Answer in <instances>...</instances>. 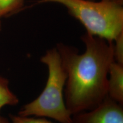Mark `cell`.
Listing matches in <instances>:
<instances>
[{
	"mask_svg": "<svg viewBox=\"0 0 123 123\" xmlns=\"http://www.w3.org/2000/svg\"><path fill=\"white\" fill-rule=\"evenodd\" d=\"M81 39L86 47L82 54L63 43L56 47L67 73L64 98L72 115L95 108L107 98L109 68L114 62L113 42L87 33Z\"/></svg>",
	"mask_w": 123,
	"mask_h": 123,
	"instance_id": "1",
	"label": "cell"
},
{
	"mask_svg": "<svg viewBox=\"0 0 123 123\" xmlns=\"http://www.w3.org/2000/svg\"><path fill=\"white\" fill-rule=\"evenodd\" d=\"M40 61L48 69L45 87L38 98L23 106L18 115L49 117L60 123H72V115L66 107L64 98L67 73L56 47L47 50Z\"/></svg>",
	"mask_w": 123,
	"mask_h": 123,
	"instance_id": "2",
	"label": "cell"
},
{
	"mask_svg": "<svg viewBox=\"0 0 123 123\" xmlns=\"http://www.w3.org/2000/svg\"><path fill=\"white\" fill-rule=\"evenodd\" d=\"M64 6L87 33L110 42L123 32V7L110 0H40Z\"/></svg>",
	"mask_w": 123,
	"mask_h": 123,
	"instance_id": "3",
	"label": "cell"
},
{
	"mask_svg": "<svg viewBox=\"0 0 123 123\" xmlns=\"http://www.w3.org/2000/svg\"><path fill=\"white\" fill-rule=\"evenodd\" d=\"M72 123H123V105L107 96L95 108L72 115Z\"/></svg>",
	"mask_w": 123,
	"mask_h": 123,
	"instance_id": "4",
	"label": "cell"
},
{
	"mask_svg": "<svg viewBox=\"0 0 123 123\" xmlns=\"http://www.w3.org/2000/svg\"><path fill=\"white\" fill-rule=\"evenodd\" d=\"M108 96L123 105V65L115 62L109 68Z\"/></svg>",
	"mask_w": 123,
	"mask_h": 123,
	"instance_id": "5",
	"label": "cell"
},
{
	"mask_svg": "<svg viewBox=\"0 0 123 123\" xmlns=\"http://www.w3.org/2000/svg\"><path fill=\"white\" fill-rule=\"evenodd\" d=\"M19 99L9 88V82L6 78L0 76V111L6 105H15Z\"/></svg>",
	"mask_w": 123,
	"mask_h": 123,
	"instance_id": "6",
	"label": "cell"
},
{
	"mask_svg": "<svg viewBox=\"0 0 123 123\" xmlns=\"http://www.w3.org/2000/svg\"><path fill=\"white\" fill-rule=\"evenodd\" d=\"M25 0H0V18L10 15L22 8Z\"/></svg>",
	"mask_w": 123,
	"mask_h": 123,
	"instance_id": "7",
	"label": "cell"
},
{
	"mask_svg": "<svg viewBox=\"0 0 123 123\" xmlns=\"http://www.w3.org/2000/svg\"><path fill=\"white\" fill-rule=\"evenodd\" d=\"M114 62L123 65V32L113 41Z\"/></svg>",
	"mask_w": 123,
	"mask_h": 123,
	"instance_id": "8",
	"label": "cell"
},
{
	"mask_svg": "<svg viewBox=\"0 0 123 123\" xmlns=\"http://www.w3.org/2000/svg\"><path fill=\"white\" fill-rule=\"evenodd\" d=\"M10 123H54L43 117L35 118L31 116H22L20 115L10 116Z\"/></svg>",
	"mask_w": 123,
	"mask_h": 123,
	"instance_id": "9",
	"label": "cell"
},
{
	"mask_svg": "<svg viewBox=\"0 0 123 123\" xmlns=\"http://www.w3.org/2000/svg\"><path fill=\"white\" fill-rule=\"evenodd\" d=\"M0 123H10V121L6 117L0 115Z\"/></svg>",
	"mask_w": 123,
	"mask_h": 123,
	"instance_id": "10",
	"label": "cell"
},
{
	"mask_svg": "<svg viewBox=\"0 0 123 123\" xmlns=\"http://www.w3.org/2000/svg\"><path fill=\"white\" fill-rule=\"evenodd\" d=\"M110 1L116 3L117 4H119L120 5H123V0H110Z\"/></svg>",
	"mask_w": 123,
	"mask_h": 123,
	"instance_id": "11",
	"label": "cell"
},
{
	"mask_svg": "<svg viewBox=\"0 0 123 123\" xmlns=\"http://www.w3.org/2000/svg\"><path fill=\"white\" fill-rule=\"evenodd\" d=\"M0 19H1V18H0ZM1 22H0V30H1Z\"/></svg>",
	"mask_w": 123,
	"mask_h": 123,
	"instance_id": "12",
	"label": "cell"
}]
</instances>
